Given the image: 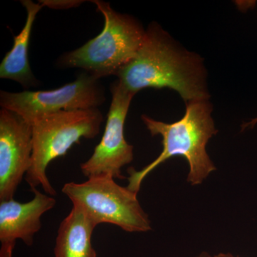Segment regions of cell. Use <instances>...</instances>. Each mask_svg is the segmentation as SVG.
I'll return each instance as SVG.
<instances>
[{
    "label": "cell",
    "mask_w": 257,
    "mask_h": 257,
    "mask_svg": "<svg viewBox=\"0 0 257 257\" xmlns=\"http://www.w3.org/2000/svg\"><path fill=\"white\" fill-rule=\"evenodd\" d=\"M103 121L99 109L62 111L35 119L32 124L31 166L25 176L31 190L41 186L45 194L55 196L57 192L47 177V167L52 161L65 156L81 138H96Z\"/></svg>",
    "instance_id": "cell-4"
},
{
    "label": "cell",
    "mask_w": 257,
    "mask_h": 257,
    "mask_svg": "<svg viewBox=\"0 0 257 257\" xmlns=\"http://www.w3.org/2000/svg\"><path fill=\"white\" fill-rule=\"evenodd\" d=\"M62 191L96 226L114 224L131 233L152 230L151 221L140 205L138 194L121 187L110 176L92 177L83 183L69 182Z\"/></svg>",
    "instance_id": "cell-5"
},
{
    "label": "cell",
    "mask_w": 257,
    "mask_h": 257,
    "mask_svg": "<svg viewBox=\"0 0 257 257\" xmlns=\"http://www.w3.org/2000/svg\"><path fill=\"white\" fill-rule=\"evenodd\" d=\"M197 257H214L211 256L210 254L207 252H202L200 255H199Z\"/></svg>",
    "instance_id": "cell-15"
},
{
    "label": "cell",
    "mask_w": 257,
    "mask_h": 257,
    "mask_svg": "<svg viewBox=\"0 0 257 257\" xmlns=\"http://www.w3.org/2000/svg\"><path fill=\"white\" fill-rule=\"evenodd\" d=\"M44 6L50 7L52 9H69L78 6L82 2L79 1H40Z\"/></svg>",
    "instance_id": "cell-12"
},
{
    "label": "cell",
    "mask_w": 257,
    "mask_h": 257,
    "mask_svg": "<svg viewBox=\"0 0 257 257\" xmlns=\"http://www.w3.org/2000/svg\"><path fill=\"white\" fill-rule=\"evenodd\" d=\"M22 4L27 11L25 26L14 37L12 50L6 54L0 64V78L11 79L20 83L24 87L36 85L37 80L32 74L28 59V48L32 27L37 14L43 8L42 3L31 0H23Z\"/></svg>",
    "instance_id": "cell-10"
},
{
    "label": "cell",
    "mask_w": 257,
    "mask_h": 257,
    "mask_svg": "<svg viewBox=\"0 0 257 257\" xmlns=\"http://www.w3.org/2000/svg\"><path fill=\"white\" fill-rule=\"evenodd\" d=\"M32 126L22 116L0 111V202L14 199L31 166Z\"/></svg>",
    "instance_id": "cell-8"
},
{
    "label": "cell",
    "mask_w": 257,
    "mask_h": 257,
    "mask_svg": "<svg viewBox=\"0 0 257 257\" xmlns=\"http://www.w3.org/2000/svg\"><path fill=\"white\" fill-rule=\"evenodd\" d=\"M211 111L209 100H202L186 103L183 117L170 124L143 115L142 119L152 136H162L163 150L157 159L141 170L128 169L126 187L138 194L147 176L161 164L176 156L183 157L188 162L187 182L192 186L202 184L216 170L206 150L208 142L218 132Z\"/></svg>",
    "instance_id": "cell-2"
},
{
    "label": "cell",
    "mask_w": 257,
    "mask_h": 257,
    "mask_svg": "<svg viewBox=\"0 0 257 257\" xmlns=\"http://www.w3.org/2000/svg\"><path fill=\"white\" fill-rule=\"evenodd\" d=\"M214 257H239V256H234V255L231 254L229 253H218L217 255L214 256Z\"/></svg>",
    "instance_id": "cell-14"
},
{
    "label": "cell",
    "mask_w": 257,
    "mask_h": 257,
    "mask_svg": "<svg viewBox=\"0 0 257 257\" xmlns=\"http://www.w3.org/2000/svg\"><path fill=\"white\" fill-rule=\"evenodd\" d=\"M116 76L135 95L149 88H168L186 103L209 100L202 59L181 49L157 24L148 27L138 53Z\"/></svg>",
    "instance_id": "cell-1"
},
{
    "label": "cell",
    "mask_w": 257,
    "mask_h": 257,
    "mask_svg": "<svg viewBox=\"0 0 257 257\" xmlns=\"http://www.w3.org/2000/svg\"><path fill=\"white\" fill-rule=\"evenodd\" d=\"M257 123V117L254 118V119H253L252 120H251V121H248V122L246 123V124H243L242 128L243 130H244V128H247V127H253V126H254L255 124H256Z\"/></svg>",
    "instance_id": "cell-13"
},
{
    "label": "cell",
    "mask_w": 257,
    "mask_h": 257,
    "mask_svg": "<svg viewBox=\"0 0 257 257\" xmlns=\"http://www.w3.org/2000/svg\"><path fill=\"white\" fill-rule=\"evenodd\" d=\"M92 3L104 19L99 35L83 46L67 52L59 60L61 67L80 68L94 78L116 75L128 63L141 47L146 30L138 20L112 9L109 3Z\"/></svg>",
    "instance_id": "cell-3"
},
{
    "label": "cell",
    "mask_w": 257,
    "mask_h": 257,
    "mask_svg": "<svg viewBox=\"0 0 257 257\" xmlns=\"http://www.w3.org/2000/svg\"><path fill=\"white\" fill-rule=\"evenodd\" d=\"M32 192L35 197L28 202L15 199L0 202V257H13L18 239L32 246L34 236L41 229L42 215L55 206L52 196L37 189Z\"/></svg>",
    "instance_id": "cell-9"
},
{
    "label": "cell",
    "mask_w": 257,
    "mask_h": 257,
    "mask_svg": "<svg viewBox=\"0 0 257 257\" xmlns=\"http://www.w3.org/2000/svg\"><path fill=\"white\" fill-rule=\"evenodd\" d=\"M110 91V107L102 138L90 158L80 166L83 175L88 179L99 176L124 179L121 169L134 159V147L125 140L124 124L135 95L126 90L118 79L111 84Z\"/></svg>",
    "instance_id": "cell-7"
},
{
    "label": "cell",
    "mask_w": 257,
    "mask_h": 257,
    "mask_svg": "<svg viewBox=\"0 0 257 257\" xmlns=\"http://www.w3.org/2000/svg\"><path fill=\"white\" fill-rule=\"evenodd\" d=\"M96 226L84 211L73 206L59 226L55 257H96L92 244Z\"/></svg>",
    "instance_id": "cell-11"
},
{
    "label": "cell",
    "mask_w": 257,
    "mask_h": 257,
    "mask_svg": "<svg viewBox=\"0 0 257 257\" xmlns=\"http://www.w3.org/2000/svg\"><path fill=\"white\" fill-rule=\"evenodd\" d=\"M104 100V89L99 79L87 72L74 82L53 90L0 92L2 108L14 111L31 125L35 119L47 114L98 109Z\"/></svg>",
    "instance_id": "cell-6"
}]
</instances>
